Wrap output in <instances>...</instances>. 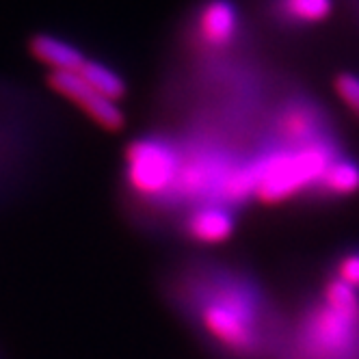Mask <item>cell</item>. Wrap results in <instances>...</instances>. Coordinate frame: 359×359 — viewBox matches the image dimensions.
<instances>
[{"mask_svg":"<svg viewBox=\"0 0 359 359\" xmlns=\"http://www.w3.org/2000/svg\"><path fill=\"white\" fill-rule=\"evenodd\" d=\"M195 318L225 353L253 357L266 344V307L262 294L234 275H217L197 292Z\"/></svg>","mask_w":359,"mask_h":359,"instance_id":"1","label":"cell"},{"mask_svg":"<svg viewBox=\"0 0 359 359\" xmlns=\"http://www.w3.org/2000/svg\"><path fill=\"white\" fill-rule=\"evenodd\" d=\"M299 359H359V292L329 277L297 329Z\"/></svg>","mask_w":359,"mask_h":359,"instance_id":"2","label":"cell"},{"mask_svg":"<svg viewBox=\"0 0 359 359\" xmlns=\"http://www.w3.org/2000/svg\"><path fill=\"white\" fill-rule=\"evenodd\" d=\"M340 156L325 137L275 149L251 165L253 195L264 203L292 199L307 189H320L327 169Z\"/></svg>","mask_w":359,"mask_h":359,"instance_id":"3","label":"cell"},{"mask_svg":"<svg viewBox=\"0 0 359 359\" xmlns=\"http://www.w3.org/2000/svg\"><path fill=\"white\" fill-rule=\"evenodd\" d=\"M126 175L130 187L145 197L167 193L180 175V161L173 147L163 141L141 139L128 147Z\"/></svg>","mask_w":359,"mask_h":359,"instance_id":"4","label":"cell"},{"mask_svg":"<svg viewBox=\"0 0 359 359\" xmlns=\"http://www.w3.org/2000/svg\"><path fill=\"white\" fill-rule=\"evenodd\" d=\"M50 85L57 89L61 95L79 104L95 123L115 133L123 126V115L117 107V102L100 95L95 89H91L79 72H53L50 74Z\"/></svg>","mask_w":359,"mask_h":359,"instance_id":"5","label":"cell"},{"mask_svg":"<svg viewBox=\"0 0 359 359\" xmlns=\"http://www.w3.org/2000/svg\"><path fill=\"white\" fill-rule=\"evenodd\" d=\"M236 221L223 206H203L193 210L184 221V232L199 245H221L232 238Z\"/></svg>","mask_w":359,"mask_h":359,"instance_id":"6","label":"cell"},{"mask_svg":"<svg viewBox=\"0 0 359 359\" xmlns=\"http://www.w3.org/2000/svg\"><path fill=\"white\" fill-rule=\"evenodd\" d=\"M31 53L35 59L53 67V72H79L87 61L81 50H76L67 41L53 35H37L31 41Z\"/></svg>","mask_w":359,"mask_h":359,"instance_id":"7","label":"cell"},{"mask_svg":"<svg viewBox=\"0 0 359 359\" xmlns=\"http://www.w3.org/2000/svg\"><path fill=\"white\" fill-rule=\"evenodd\" d=\"M199 29L206 41L215 46H223L234 37L238 29V15L236 9L227 3V0H212L206 9L201 11Z\"/></svg>","mask_w":359,"mask_h":359,"instance_id":"8","label":"cell"},{"mask_svg":"<svg viewBox=\"0 0 359 359\" xmlns=\"http://www.w3.org/2000/svg\"><path fill=\"white\" fill-rule=\"evenodd\" d=\"M318 191L333 199L355 195L359 191V165L348 158H338L327 169Z\"/></svg>","mask_w":359,"mask_h":359,"instance_id":"9","label":"cell"},{"mask_svg":"<svg viewBox=\"0 0 359 359\" xmlns=\"http://www.w3.org/2000/svg\"><path fill=\"white\" fill-rule=\"evenodd\" d=\"M79 74L85 79V83L95 89L100 95H104L113 102H117L123 93H126V85L119 74H115L111 67L95 63V61H85L83 67L79 69Z\"/></svg>","mask_w":359,"mask_h":359,"instance_id":"10","label":"cell"},{"mask_svg":"<svg viewBox=\"0 0 359 359\" xmlns=\"http://www.w3.org/2000/svg\"><path fill=\"white\" fill-rule=\"evenodd\" d=\"M333 9V0H284V11L301 22H323Z\"/></svg>","mask_w":359,"mask_h":359,"instance_id":"11","label":"cell"},{"mask_svg":"<svg viewBox=\"0 0 359 359\" xmlns=\"http://www.w3.org/2000/svg\"><path fill=\"white\" fill-rule=\"evenodd\" d=\"M340 279L342 284L351 286L359 292V249H346L338 255L336 264H333V275Z\"/></svg>","mask_w":359,"mask_h":359,"instance_id":"12","label":"cell"},{"mask_svg":"<svg viewBox=\"0 0 359 359\" xmlns=\"http://www.w3.org/2000/svg\"><path fill=\"white\" fill-rule=\"evenodd\" d=\"M336 93L355 115H359V76L340 74L336 79Z\"/></svg>","mask_w":359,"mask_h":359,"instance_id":"13","label":"cell"}]
</instances>
